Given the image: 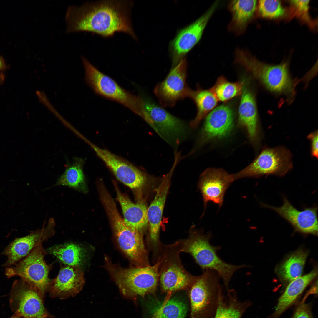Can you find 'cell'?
Segmentation results:
<instances>
[{
  "label": "cell",
  "mask_w": 318,
  "mask_h": 318,
  "mask_svg": "<svg viewBox=\"0 0 318 318\" xmlns=\"http://www.w3.org/2000/svg\"><path fill=\"white\" fill-rule=\"evenodd\" d=\"M81 59L85 82L95 93L122 104L138 115L142 97L122 88L114 80L99 70L86 57L82 56Z\"/></svg>",
  "instance_id": "6"
},
{
  "label": "cell",
  "mask_w": 318,
  "mask_h": 318,
  "mask_svg": "<svg viewBox=\"0 0 318 318\" xmlns=\"http://www.w3.org/2000/svg\"><path fill=\"white\" fill-rule=\"evenodd\" d=\"M292 154L287 149L283 147L266 148L250 165L233 174V177L235 181L269 175L282 176L292 169Z\"/></svg>",
  "instance_id": "8"
},
{
  "label": "cell",
  "mask_w": 318,
  "mask_h": 318,
  "mask_svg": "<svg viewBox=\"0 0 318 318\" xmlns=\"http://www.w3.org/2000/svg\"><path fill=\"white\" fill-rule=\"evenodd\" d=\"M219 3L218 1L215 2L201 17L181 30L172 41L170 47L173 67L183 59L185 55L200 40L208 21Z\"/></svg>",
  "instance_id": "14"
},
{
  "label": "cell",
  "mask_w": 318,
  "mask_h": 318,
  "mask_svg": "<svg viewBox=\"0 0 318 318\" xmlns=\"http://www.w3.org/2000/svg\"><path fill=\"white\" fill-rule=\"evenodd\" d=\"M234 113L230 106L222 105L216 107L206 117L199 138V144L224 138L234 126Z\"/></svg>",
  "instance_id": "19"
},
{
  "label": "cell",
  "mask_w": 318,
  "mask_h": 318,
  "mask_svg": "<svg viewBox=\"0 0 318 318\" xmlns=\"http://www.w3.org/2000/svg\"><path fill=\"white\" fill-rule=\"evenodd\" d=\"M10 318H22L19 316L14 314V315Z\"/></svg>",
  "instance_id": "38"
},
{
  "label": "cell",
  "mask_w": 318,
  "mask_h": 318,
  "mask_svg": "<svg viewBox=\"0 0 318 318\" xmlns=\"http://www.w3.org/2000/svg\"><path fill=\"white\" fill-rule=\"evenodd\" d=\"M54 219H49L47 225L42 228L32 231L27 236L16 239L5 249L3 254L7 257L3 266L6 268L14 265L27 256L39 243L54 234Z\"/></svg>",
  "instance_id": "16"
},
{
  "label": "cell",
  "mask_w": 318,
  "mask_h": 318,
  "mask_svg": "<svg viewBox=\"0 0 318 318\" xmlns=\"http://www.w3.org/2000/svg\"><path fill=\"white\" fill-rule=\"evenodd\" d=\"M234 181L233 174L222 168H209L205 170L200 176L199 187L205 208L209 201L220 208L226 190Z\"/></svg>",
  "instance_id": "18"
},
{
  "label": "cell",
  "mask_w": 318,
  "mask_h": 318,
  "mask_svg": "<svg viewBox=\"0 0 318 318\" xmlns=\"http://www.w3.org/2000/svg\"><path fill=\"white\" fill-rule=\"evenodd\" d=\"M289 2L291 16L298 18L311 27H314L315 24L309 14V0H291Z\"/></svg>",
  "instance_id": "34"
},
{
  "label": "cell",
  "mask_w": 318,
  "mask_h": 318,
  "mask_svg": "<svg viewBox=\"0 0 318 318\" xmlns=\"http://www.w3.org/2000/svg\"><path fill=\"white\" fill-rule=\"evenodd\" d=\"M105 266L122 294L133 298L154 292L159 280L160 260L152 266L124 268L113 264L106 257Z\"/></svg>",
  "instance_id": "3"
},
{
  "label": "cell",
  "mask_w": 318,
  "mask_h": 318,
  "mask_svg": "<svg viewBox=\"0 0 318 318\" xmlns=\"http://www.w3.org/2000/svg\"><path fill=\"white\" fill-rule=\"evenodd\" d=\"M187 67L185 58L173 67L165 79L156 85L154 92L162 107H172L178 100L191 98L193 90L187 84Z\"/></svg>",
  "instance_id": "13"
},
{
  "label": "cell",
  "mask_w": 318,
  "mask_h": 318,
  "mask_svg": "<svg viewBox=\"0 0 318 318\" xmlns=\"http://www.w3.org/2000/svg\"><path fill=\"white\" fill-rule=\"evenodd\" d=\"M176 165L174 163L169 172L163 177L160 184L156 189L155 196L147 209L150 241L155 246L159 243V233L163 208L171 176Z\"/></svg>",
  "instance_id": "21"
},
{
  "label": "cell",
  "mask_w": 318,
  "mask_h": 318,
  "mask_svg": "<svg viewBox=\"0 0 318 318\" xmlns=\"http://www.w3.org/2000/svg\"><path fill=\"white\" fill-rule=\"evenodd\" d=\"M133 5L132 0H102L70 6L66 32H90L106 37L121 32L136 40L131 16Z\"/></svg>",
  "instance_id": "1"
},
{
  "label": "cell",
  "mask_w": 318,
  "mask_h": 318,
  "mask_svg": "<svg viewBox=\"0 0 318 318\" xmlns=\"http://www.w3.org/2000/svg\"><path fill=\"white\" fill-rule=\"evenodd\" d=\"M203 272L190 287L191 318H214L223 292L218 274L208 269Z\"/></svg>",
  "instance_id": "4"
},
{
  "label": "cell",
  "mask_w": 318,
  "mask_h": 318,
  "mask_svg": "<svg viewBox=\"0 0 318 318\" xmlns=\"http://www.w3.org/2000/svg\"><path fill=\"white\" fill-rule=\"evenodd\" d=\"M4 65V62L2 58L0 57V69L2 68Z\"/></svg>",
  "instance_id": "37"
},
{
  "label": "cell",
  "mask_w": 318,
  "mask_h": 318,
  "mask_svg": "<svg viewBox=\"0 0 318 318\" xmlns=\"http://www.w3.org/2000/svg\"><path fill=\"white\" fill-rule=\"evenodd\" d=\"M257 6L256 0L231 1L228 6L232 15L229 29L238 35L244 33L253 17Z\"/></svg>",
  "instance_id": "25"
},
{
  "label": "cell",
  "mask_w": 318,
  "mask_h": 318,
  "mask_svg": "<svg viewBox=\"0 0 318 318\" xmlns=\"http://www.w3.org/2000/svg\"><path fill=\"white\" fill-rule=\"evenodd\" d=\"M163 255L160 258L159 280L163 291L170 293L190 287L197 276L187 272L180 258L179 241L164 247Z\"/></svg>",
  "instance_id": "9"
},
{
  "label": "cell",
  "mask_w": 318,
  "mask_h": 318,
  "mask_svg": "<svg viewBox=\"0 0 318 318\" xmlns=\"http://www.w3.org/2000/svg\"><path fill=\"white\" fill-rule=\"evenodd\" d=\"M44 254L40 243L23 259L14 266L6 268V276L8 278L19 276L41 294H44L52 281L48 277L50 267L44 260Z\"/></svg>",
  "instance_id": "10"
},
{
  "label": "cell",
  "mask_w": 318,
  "mask_h": 318,
  "mask_svg": "<svg viewBox=\"0 0 318 318\" xmlns=\"http://www.w3.org/2000/svg\"><path fill=\"white\" fill-rule=\"evenodd\" d=\"M212 235L195 231L188 238L179 241L180 252L190 254L203 271L211 269L216 272L221 278L226 290L229 289V284L234 273L246 267L245 264L234 265L228 263L218 255L219 246H215L210 243Z\"/></svg>",
  "instance_id": "2"
},
{
  "label": "cell",
  "mask_w": 318,
  "mask_h": 318,
  "mask_svg": "<svg viewBox=\"0 0 318 318\" xmlns=\"http://www.w3.org/2000/svg\"><path fill=\"white\" fill-rule=\"evenodd\" d=\"M318 131L317 130L309 134L307 138L311 142V153L313 156L317 158L318 156Z\"/></svg>",
  "instance_id": "36"
},
{
  "label": "cell",
  "mask_w": 318,
  "mask_h": 318,
  "mask_svg": "<svg viewBox=\"0 0 318 318\" xmlns=\"http://www.w3.org/2000/svg\"><path fill=\"white\" fill-rule=\"evenodd\" d=\"M317 270L315 269L309 273L292 281L279 299L274 312L268 318H279L288 309L294 304L301 294L316 277Z\"/></svg>",
  "instance_id": "23"
},
{
  "label": "cell",
  "mask_w": 318,
  "mask_h": 318,
  "mask_svg": "<svg viewBox=\"0 0 318 318\" xmlns=\"http://www.w3.org/2000/svg\"><path fill=\"white\" fill-rule=\"evenodd\" d=\"M187 306L181 300L172 299L164 302L155 311L159 318H185Z\"/></svg>",
  "instance_id": "32"
},
{
  "label": "cell",
  "mask_w": 318,
  "mask_h": 318,
  "mask_svg": "<svg viewBox=\"0 0 318 318\" xmlns=\"http://www.w3.org/2000/svg\"><path fill=\"white\" fill-rule=\"evenodd\" d=\"M48 251L67 266L80 267L83 261V249L72 242L54 245L49 248Z\"/></svg>",
  "instance_id": "29"
},
{
  "label": "cell",
  "mask_w": 318,
  "mask_h": 318,
  "mask_svg": "<svg viewBox=\"0 0 318 318\" xmlns=\"http://www.w3.org/2000/svg\"><path fill=\"white\" fill-rule=\"evenodd\" d=\"M244 84V81L231 82L221 76L210 90L218 101L225 102L241 94Z\"/></svg>",
  "instance_id": "31"
},
{
  "label": "cell",
  "mask_w": 318,
  "mask_h": 318,
  "mask_svg": "<svg viewBox=\"0 0 318 318\" xmlns=\"http://www.w3.org/2000/svg\"><path fill=\"white\" fill-rule=\"evenodd\" d=\"M140 116L165 141L176 146L187 137L189 129L186 123L161 107L143 98Z\"/></svg>",
  "instance_id": "7"
},
{
  "label": "cell",
  "mask_w": 318,
  "mask_h": 318,
  "mask_svg": "<svg viewBox=\"0 0 318 318\" xmlns=\"http://www.w3.org/2000/svg\"><path fill=\"white\" fill-rule=\"evenodd\" d=\"M114 233L120 249L135 267L150 265L148 254L139 231L127 225L120 214L110 218Z\"/></svg>",
  "instance_id": "11"
},
{
  "label": "cell",
  "mask_w": 318,
  "mask_h": 318,
  "mask_svg": "<svg viewBox=\"0 0 318 318\" xmlns=\"http://www.w3.org/2000/svg\"><path fill=\"white\" fill-rule=\"evenodd\" d=\"M117 199L121 206L123 220L128 226L140 231L148 223L147 208L143 203H134L115 184Z\"/></svg>",
  "instance_id": "24"
},
{
  "label": "cell",
  "mask_w": 318,
  "mask_h": 318,
  "mask_svg": "<svg viewBox=\"0 0 318 318\" xmlns=\"http://www.w3.org/2000/svg\"><path fill=\"white\" fill-rule=\"evenodd\" d=\"M191 98L194 101L197 109L196 115L189 125L191 128H195L202 120L214 109L218 101L210 90H193Z\"/></svg>",
  "instance_id": "28"
},
{
  "label": "cell",
  "mask_w": 318,
  "mask_h": 318,
  "mask_svg": "<svg viewBox=\"0 0 318 318\" xmlns=\"http://www.w3.org/2000/svg\"><path fill=\"white\" fill-rule=\"evenodd\" d=\"M291 318H313L311 304L304 302L299 303Z\"/></svg>",
  "instance_id": "35"
},
{
  "label": "cell",
  "mask_w": 318,
  "mask_h": 318,
  "mask_svg": "<svg viewBox=\"0 0 318 318\" xmlns=\"http://www.w3.org/2000/svg\"><path fill=\"white\" fill-rule=\"evenodd\" d=\"M307 255V252L302 250L292 255L279 268L278 273L280 277L290 283L300 277Z\"/></svg>",
  "instance_id": "30"
},
{
  "label": "cell",
  "mask_w": 318,
  "mask_h": 318,
  "mask_svg": "<svg viewBox=\"0 0 318 318\" xmlns=\"http://www.w3.org/2000/svg\"><path fill=\"white\" fill-rule=\"evenodd\" d=\"M220 296L214 318H242L251 305L250 300L241 301L236 291L229 289Z\"/></svg>",
  "instance_id": "26"
},
{
  "label": "cell",
  "mask_w": 318,
  "mask_h": 318,
  "mask_svg": "<svg viewBox=\"0 0 318 318\" xmlns=\"http://www.w3.org/2000/svg\"><path fill=\"white\" fill-rule=\"evenodd\" d=\"M258 7L259 14L265 18H279L282 16L285 12L279 0H260L258 4Z\"/></svg>",
  "instance_id": "33"
},
{
  "label": "cell",
  "mask_w": 318,
  "mask_h": 318,
  "mask_svg": "<svg viewBox=\"0 0 318 318\" xmlns=\"http://www.w3.org/2000/svg\"><path fill=\"white\" fill-rule=\"evenodd\" d=\"M40 294L22 279L14 281L9 297L10 307L14 314L22 318H46L47 314Z\"/></svg>",
  "instance_id": "12"
},
{
  "label": "cell",
  "mask_w": 318,
  "mask_h": 318,
  "mask_svg": "<svg viewBox=\"0 0 318 318\" xmlns=\"http://www.w3.org/2000/svg\"><path fill=\"white\" fill-rule=\"evenodd\" d=\"M235 62L243 66L271 91L287 94L293 92V83L287 64L276 65L266 64L245 50L239 49L236 51Z\"/></svg>",
  "instance_id": "5"
},
{
  "label": "cell",
  "mask_w": 318,
  "mask_h": 318,
  "mask_svg": "<svg viewBox=\"0 0 318 318\" xmlns=\"http://www.w3.org/2000/svg\"><path fill=\"white\" fill-rule=\"evenodd\" d=\"M244 84L238 110V125L244 129L251 143L259 144L261 132L259 126L256 105L252 92Z\"/></svg>",
  "instance_id": "20"
},
{
  "label": "cell",
  "mask_w": 318,
  "mask_h": 318,
  "mask_svg": "<svg viewBox=\"0 0 318 318\" xmlns=\"http://www.w3.org/2000/svg\"><path fill=\"white\" fill-rule=\"evenodd\" d=\"M83 163L82 159L74 158L72 164L67 165L65 171L54 186H66L78 191L85 192L86 186L83 170Z\"/></svg>",
  "instance_id": "27"
},
{
  "label": "cell",
  "mask_w": 318,
  "mask_h": 318,
  "mask_svg": "<svg viewBox=\"0 0 318 318\" xmlns=\"http://www.w3.org/2000/svg\"><path fill=\"white\" fill-rule=\"evenodd\" d=\"M85 283L84 273L80 267L67 266L61 267L49 287L52 294L66 297L77 294L82 289Z\"/></svg>",
  "instance_id": "22"
},
{
  "label": "cell",
  "mask_w": 318,
  "mask_h": 318,
  "mask_svg": "<svg viewBox=\"0 0 318 318\" xmlns=\"http://www.w3.org/2000/svg\"><path fill=\"white\" fill-rule=\"evenodd\" d=\"M97 155L120 182L132 189L143 186L147 180L146 174L136 167L105 149L90 143Z\"/></svg>",
  "instance_id": "15"
},
{
  "label": "cell",
  "mask_w": 318,
  "mask_h": 318,
  "mask_svg": "<svg viewBox=\"0 0 318 318\" xmlns=\"http://www.w3.org/2000/svg\"><path fill=\"white\" fill-rule=\"evenodd\" d=\"M152 318H159L158 316L156 313L154 312Z\"/></svg>",
  "instance_id": "39"
},
{
  "label": "cell",
  "mask_w": 318,
  "mask_h": 318,
  "mask_svg": "<svg viewBox=\"0 0 318 318\" xmlns=\"http://www.w3.org/2000/svg\"><path fill=\"white\" fill-rule=\"evenodd\" d=\"M283 203L279 207L261 203L262 207L271 209L286 220L293 226L295 231L305 234L317 235L318 220L317 207L305 208L300 211L296 208L284 196L283 197Z\"/></svg>",
  "instance_id": "17"
}]
</instances>
